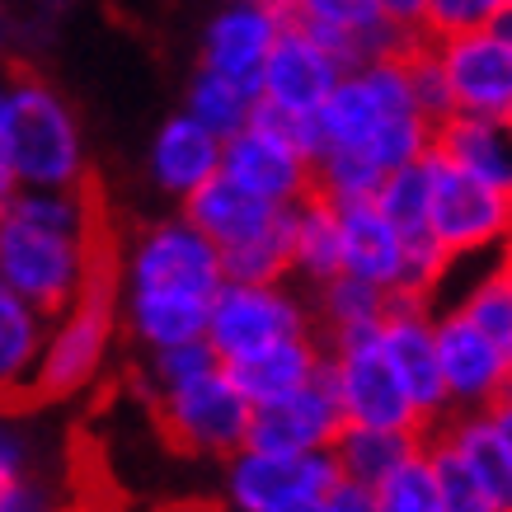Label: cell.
<instances>
[{
  "label": "cell",
  "instance_id": "6da1fadb",
  "mask_svg": "<svg viewBox=\"0 0 512 512\" xmlns=\"http://www.w3.org/2000/svg\"><path fill=\"white\" fill-rule=\"evenodd\" d=\"M221 282H226L221 249L188 217L141 231L123 264L127 325H132L137 343L156 353L170 343L202 339Z\"/></svg>",
  "mask_w": 512,
  "mask_h": 512
},
{
  "label": "cell",
  "instance_id": "7a4b0ae2",
  "mask_svg": "<svg viewBox=\"0 0 512 512\" xmlns=\"http://www.w3.org/2000/svg\"><path fill=\"white\" fill-rule=\"evenodd\" d=\"M99 212L94 184L19 188L0 207V282L15 287L33 311L62 315L85 278L90 226Z\"/></svg>",
  "mask_w": 512,
  "mask_h": 512
},
{
  "label": "cell",
  "instance_id": "3957f363",
  "mask_svg": "<svg viewBox=\"0 0 512 512\" xmlns=\"http://www.w3.org/2000/svg\"><path fill=\"white\" fill-rule=\"evenodd\" d=\"M315 132H320V151H357L376 170L419 160L433 146V118L414 99L404 52H386L343 71L315 113Z\"/></svg>",
  "mask_w": 512,
  "mask_h": 512
},
{
  "label": "cell",
  "instance_id": "277c9868",
  "mask_svg": "<svg viewBox=\"0 0 512 512\" xmlns=\"http://www.w3.org/2000/svg\"><path fill=\"white\" fill-rule=\"evenodd\" d=\"M118 301H123V254H118L113 221L99 207L90 226L85 278H80L76 296L66 301L57 334L43 339L38 367L19 386L10 409H33V404H47V400H66V395L90 386L94 376H99V367H104V357H109L113 325H118Z\"/></svg>",
  "mask_w": 512,
  "mask_h": 512
},
{
  "label": "cell",
  "instance_id": "5b68a950",
  "mask_svg": "<svg viewBox=\"0 0 512 512\" xmlns=\"http://www.w3.org/2000/svg\"><path fill=\"white\" fill-rule=\"evenodd\" d=\"M0 141L15 160L19 188H76L85 179V146H80L76 113L43 80H5Z\"/></svg>",
  "mask_w": 512,
  "mask_h": 512
},
{
  "label": "cell",
  "instance_id": "8992f818",
  "mask_svg": "<svg viewBox=\"0 0 512 512\" xmlns=\"http://www.w3.org/2000/svg\"><path fill=\"white\" fill-rule=\"evenodd\" d=\"M249 414L254 404L245 400V390L235 386V376L221 362L179 386L156 390L160 433L184 456H221V461L235 456L249 437Z\"/></svg>",
  "mask_w": 512,
  "mask_h": 512
},
{
  "label": "cell",
  "instance_id": "52a82bcc",
  "mask_svg": "<svg viewBox=\"0 0 512 512\" xmlns=\"http://www.w3.org/2000/svg\"><path fill=\"white\" fill-rule=\"evenodd\" d=\"M329 376L339 390L343 419L353 428H395V433H428L423 414L414 409L404 381L390 367L386 348H381V325L348 329L329 339Z\"/></svg>",
  "mask_w": 512,
  "mask_h": 512
},
{
  "label": "cell",
  "instance_id": "ba28073f",
  "mask_svg": "<svg viewBox=\"0 0 512 512\" xmlns=\"http://www.w3.org/2000/svg\"><path fill=\"white\" fill-rule=\"evenodd\" d=\"M428 235H433L451 264L498 254L508 245V198L503 188L480 184L475 174L456 170L428 151Z\"/></svg>",
  "mask_w": 512,
  "mask_h": 512
},
{
  "label": "cell",
  "instance_id": "9c48e42d",
  "mask_svg": "<svg viewBox=\"0 0 512 512\" xmlns=\"http://www.w3.org/2000/svg\"><path fill=\"white\" fill-rule=\"evenodd\" d=\"M339 480L334 451L240 447L226 456V503L235 512H306Z\"/></svg>",
  "mask_w": 512,
  "mask_h": 512
},
{
  "label": "cell",
  "instance_id": "30bf717a",
  "mask_svg": "<svg viewBox=\"0 0 512 512\" xmlns=\"http://www.w3.org/2000/svg\"><path fill=\"white\" fill-rule=\"evenodd\" d=\"M287 334H311V315L282 282H235L226 278L212 296L202 339L217 362H240Z\"/></svg>",
  "mask_w": 512,
  "mask_h": 512
},
{
  "label": "cell",
  "instance_id": "8fae6325",
  "mask_svg": "<svg viewBox=\"0 0 512 512\" xmlns=\"http://www.w3.org/2000/svg\"><path fill=\"white\" fill-rule=\"evenodd\" d=\"M221 174L278 207H292L315 193V160L264 113H249V123L221 141Z\"/></svg>",
  "mask_w": 512,
  "mask_h": 512
},
{
  "label": "cell",
  "instance_id": "7c38bea8",
  "mask_svg": "<svg viewBox=\"0 0 512 512\" xmlns=\"http://www.w3.org/2000/svg\"><path fill=\"white\" fill-rule=\"evenodd\" d=\"M451 94V113H489L503 118L512 109V38L494 24L447 38H428Z\"/></svg>",
  "mask_w": 512,
  "mask_h": 512
},
{
  "label": "cell",
  "instance_id": "4fadbf2b",
  "mask_svg": "<svg viewBox=\"0 0 512 512\" xmlns=\"http://www.w3.org/2000/svg\"><path fill=\"white\" fill-rule=\"evenodd\" d=\"M433 339H437V367H442L451 414L494 409L512 376V357L489 334H480L470 325L456 306L433 315Z\"/></svg>",
  "mask_w": 512,
  "mask_h": 512
},
{
  "label": "cell",
  "instance_id": "5bb4252c",
  "mask_svg": "<svg viewBox=\"0 0 512 512\" xmlns=\"http://www.w3.org/2000/svg\"><path fill=\"white\" fill-rule=\"evenodd\" d=\"M348 428L343 419L339 390L329 376V362L306 381V386L287 390L278 400L254 404L249 414V437L245 447H268V451H329Z\"/></svg>",
  "mask_w": 512,
  "mask_h": 512
},
{
  "label": "cell",
  "instance_id": "9a60e30c",
  "mask_svg": "<svg viewBox=\"0 0 512 512\" xmlns=\"http://www.w3.org/2000/svg\"><path fill=\"white\" fill-rule=\"evenodd\" d=\"M343 66L311 29H301L296 19H287L278 33V43L268 52L264 71H259V99L268 109L292 113V118H315L329 90L339 85Z\"/></svg>",
  "mask_w": 512,
  "mask_h": 512
},
{
  "label": "cell",
  "instance_id": "2e32d148",
  "mask_svg": "<svg viewBox=\"0 0 512 512\" xmlns=\"http://www.w3.org/2000/svg\"><path fill=\"white\" fill-rule=\"evenodd\" d=\"M381 348H386L390 367L404 381L414 409L423 414L428 428L451 414L447 386H442V367H437V339H433V311L428 301H409V296H390L386 315H381Z\"/></svg>",
  "mask_w": 512,
  "mask_h": 512
},
{
  "label": "cell",
  "instance_id": "e0dca14e",
  "mask_svg": "<svg viewBox=\"0 0 512 512\" xmlns=\"http://www.w3.org/2000/svg\"><path fill=\"white\" fill-rule=\"evenodd\" d=\"M184 217L193 221L221 254H235V249L259 245V240H273V235L287 231L292 207L254 198V193H245V188L231 184V179L217 170L207 184L193 188L184 198Z\"/></svg>",
  "mask_w": 512,
  "mask_h": 512
},
{
  "label": "cell",
  "instance_id": "ac0fdd59",
  "mask_svg": "<svg viewBox=\"0 0 512 512\" xmlns=\"http://www.w3.org/2000/svg\"><path fill=\"white\" fill-rule=\"evenodd\" d=\"M287 15L282 10H268V5H231L221 10L212 24H207V38H202V66L207 71H221L231 80H245L259 90V71H264L268 52L278 43Z\"/></svg>",
  "mask_w": 512,
  "mask_h": 512
},
{
  "label": "cell",
  "instance_id": "d6986e66",
  "mask_svg": "<svg viewBox=\"0 0 512 512\" xmlns=\"http://www.w3.org/2000/svg\"><path fill=\"white\" fill-rule=\"evenodd\" d=\"M339 212V240H343V273L372 282L386 296H400L404 264H409V245L404 235L390 226V217L372 198L343 202Z\"/></svg>",
  "mask_w": 512,
  "mask_h": 512
},
{
  "label": "cell",
  "instance_id": "ffe728a7",
  "mask_svg": "<svg viewBox=\"0 0 512 512\" xmlns=\"http://www.w3.org/2000/svg\"><path fill=\"white\" fill-rule=\"evenodd\" d=\"M437 156L456 165V170L475 174L480 184L508 188L512 184V127L508 118H489V113H447L433 123Z\"/></svg>",
  "mask_w": 512,
  "mask_h": 512
},
{
  "label": "cell",
  "instance_id": "44dd1931",
  "mask_svg": "<svg viewBox=\"0 0 512 512\" xmlns=\"http://www.w3.org/2000/svg\"><path fill=\"white\" fill-rule=\"evenodd\" d=\"M447 442L461 466L475 475V484L484 489V498L494 503L498 512H512V447L498 437L489 409H470V414H447V419L428 428Z\"/></svg>",
  "mask_w": 512,
  "mask_h": 512
},
{
  "label": "cell",
  "instance_id": "7402d4cb",
  "mask_svg": "<svg viewBox=\"0 0 512 512\" xmlns=\"http://www.w3.org/2000/svg\"><path fill=\"white\" fill-rule=\"evenodd\" d=\"M217 170H221V137L207 132L188 113H174L170 123L156 132V141H151V179L179 202L193 188L207 184Z\"/></svg>",
  "mask_w": 512,
  "mask_h": 512
},
{
  "label": "cell",
  "instance_id": "603a6c76",
  "mask_svg": "<svg viewBox=\"0 0 512 512\" xmlns=\"http://www.w3.org/2000/svg\"><path fill=\"white\" fill-rule=\"evenodd\" d=\"M221 367L235 376V386L245 390L249 404H264L296 386H306L325 367V348L315 343V334H287V339L268 343L259 353L240 357V362H221Z\"/></svg>",
  "mask_w": 512,
  "mask_h": 512
},
{
  "label": "cell",
  "instance_id": "cb8c5ba5",
  "mask_svg": "<svg viewBox=\"0 0 512 512\" xmlns=\"http://www.w3.org/2000/svg\"><path fill=\"white\" fill-rule=\"evenodd\" d=\"M287 259L292 273L320 287V282L343 273V240H339V212L329 207L320 193L292 202V221H287Z\"/></svg>",
  "mask_w": 512,
  "mask_h": 512
},
{
  "label": "cell",
  "instance_id": "d4e9b609",
  "mask_svg": "<svg viewBox=\"0 0 512 512\" xmlns=\"http://www.w3.org/2000/svg\"><path fill=\"white\" fill-rule=\"evenodd\" d=\"M43 320H47L43 311H33L15 287L0 282V409L15 404L19 386L38 367V353H43L47 339Z\"/></svg>",
  "mask_w": 512,
  "mask_h": 512
},
{
  "label": "cell",
  "instance_id": "484cf974",
  "mask_svg": "<svg viewBox=\"0 0 512 512\" xmlns=\"http://www.w3.org/2000/svg\"><path fill=\"white\" fill-rule=\"evenodd\" d=\"M423 447V433H395V428H343L339 442H334V466H339L343 480L362 484V489H376L395 466H404L414 451Z\"/></svg>",
  "mask_w": 512,
  "mask_h": 512
},
{
  "label": "cell",
  "instance_id": "4316f807",
  "mask_svg": "<svg viewBox=\"0 0 512 512\" xmlns=\"http://www.w3.org/2000/svg\"><path fill=\"white\" fill-rule=\"evenodd\" d=\"M254 99H259L254 85L231 80V76H221V71H207V66H202L198 76H193V85H188V109L184 113L188 118H198L207 132H217V137L226 141L231 132H240V127L249 123Z\"/></svg>",
  "mask_w": 512,
  "mask_h": 512
},
{
  "label": "cell",
  "instance_id": "83f0119b",
  "mask_svg": "<svg viewBox=\"0 0 512 512\" xmlns=\"http://www.w3.org/2000/svg\"><path fill=\"white\" fill-rule=\"evenodd\" d=\"M320 292V320H325L329 339L334 334H348V329H367V325H381V315H386L390 296L372 282L353 278V273H339V278H329L315 287Z\"/></svg>",
  "mask_w": 512,
  "mask_h": 512
},
{
  "label": "cell",
  "instance_id": "f1b7e54d",
  "mask_svg": "<svg viewBox=\"0 0 512 512\" xmlns=\"http://www.w3.org/2000/svg\"><path fill=\"white\" fill-rule=\"evenodd\" d=\"M456 311L512 357V273L503 259H494V268L480 282H470L456 301Z\"/></svg>",
  "mask_w": 512,
  "mask_h": 512
},
{
  "label": "cell",
  "instance_id": "f546056e",
  "mask_svg": "<svg viewBox=\"0 0 512 512\" xmlns=\"http://www.w3.org/2000/svg\"><path fill=\"white\" fill-rule=\"evenodd\" d=\"M372 494H376V512H447L442 508V489H437L433 461H428L423 447L414 451L404 466L390 470Z\"/></svg>",
  "mask_w": 512,
  "mask_h": 512
},
{
  "label": "cell",
  "instance_id": "4dcf8cb0",
  "mask_svg": "<svg viewBox=\"0 0 512 512\" xmlns=\"http://www.w3.org/2000/svg\"><path fill=\"white\" fill-rule=\"evenodd\" d=\"M423 451H428V461H433V475H437V489H442V508L447 512H498L484 489L475 484L466 466H461V456L442 442L437 433H423Z\"/></svg>",
  "mask_w": 512,
  "mask_h": 512
},
{
  "label": "cell",
  "instance_id": "1f68e13d",
  "mask_svg": "<svg viewBox=\"0 0 512 512\" xmlns=\"http://www.w3.org/2000/svg\"><path fill=\"white\" fill-rule=\"evenodd\" d=\"M508 0H428L423 5V38H447V33L484 29L503 15Z\"/></svg>",
  "mask_w": 512,
  "mask_h": 512
},
{
  "label": "cell",
  "instance_id": "d6a6232c",
  "mask_svg": "<svg viewBox=\"0 0 512 512\" xmlns=\"http://www.w3.org/2000/svg\"><path fill=\"white\" fill-rule=\"evenodd\" d=\"M207 367H217V353L207 348V339L170 343V348H156V353H151V381H156V390L179 386V381L207 372Z\"/></svg>",
  "mask_w": 512,
  "mask_h": 512
},
{
  "label": "cell",
  "instance_id": "836d02e7",
  "mask_svg": "<svg viewBox=\"0 0 512 512\" xmlns=\"http://www.w3.org/2000/svg\"><path fill=\"white\" fill-rule=\"evenodd\" d=\"M306 512H376V494L362 489V484H353V480H339L315 508H306Z\"/></svg>",
  "mask_w": 512,
  "mask_h": 512
},
{
  "label": "cell",
  "instance_id": "e575fe53",
  "mask_svg": "<svg viewBox=\"0 0 512 512\" xmlns=\"http://www.w3.org/2000/svg\"><path fill=\"white\" fill-rule=\"evenodd\" d=\"M376 5H381L386 24H395L404 33H423V5L428 0H376Z\"/></svg>",
  "mask_w": 512,
  "mask_h": 512
},
{
  "label": "cell",
  "instance_id": "d590c367",
  "mask_svg": "<svg viewBox=\"0 0 512 512\" xmlns=\"http://www.w3.org/2000/svg\"><path fill=\"white\" fill-rule=\"evenodd\" d=\"M0 512H43V494L24 480L0 484Z\"/></svg>",
  "mask_w": 512,
  "mask_h": 512
},
{
  "label": "cell",
  "instance_id": "8d00e7d4",
  "mask_svg": "<svg viewBox=\"0 0 512 512\" xmlns=\"http://www.w3.org/2000/svg\"><path fill=\"white\" fill-rule=\"evenodd\" d=\"M19 193V174H15V160H10V151H5V141H0V207Z\"/></svg>",
  "mask_w": 512,
  "mask_h": 512
},
{
  "label": "cell",
  "instance_id": "74e56055",
  "mask_svg": "<svg viewBox=\"0 0 512 512\" xmlns=\"http://www.w3.org/2000/svg\"><path fill=\"white\" fill-rule=\"evenodd\" d=\"M489 419H494V428H498V437L512 447V404L508 400H498L494 409H489Z\"/></svg>",
  "mask_w": 512,
  "mask_h": 512
},
{
  "label": "cell",
  "instance_id": "f35d334b",
  "mask_svg": "<svg viewBox=\"0 0 512 512\" xmlns=\"http://www.w3.org/2000/svg\"><path fill=\"white\" fill-rule=\"evenodd\" d=\"M494 29H503V33H508V38H512V0H508V5H503V15L494 19Z\"/></svg>",
  "mask_w": 512,
  "mask_h": 512
},
{
  "label": "cell",
  "instance_id": "ab89813d",
  "mask_svg": "<svg viewBox=\"0 0 512 512\" xmlns=\"http://www.w3.org/2000/svg\"><path fill=\"white\" fill-rule=\"evenodd\" d=\"M249 5H268V10H282V15H287V0H249Z\"/></svg>",
  "mask_w": 512,
  "mask_h": 512
},
{
  "label": "cell",
  "instance_id": "60d3db41",
  "mask_svg": "<svg viewBox=\"0 0 512 512\" xmlns=\"http://www.w3.org/2000/svg\"><path fill=\"white\" fill-rule=\"evenodd\" d=\"M498 259H503V264H508V273H512V240L503 249H498Z\"/></svg>",
  "mask_w": 512,
  "mask_h": 512
},
{
  "label": "cell",
  "instance_id": "b9f144b4",
  "mask_svg": "<svg viewBox=\"0 0 512 512\" xmlns=\"http://www.w3.org/2000/svg\"><path fill=\"white\" fill-rule=\"evenodd\" d=\"M503 198H508V240H512V184L503 188Z\"/></svg>",
  "mask_w": 512,
  "mask_h": 512
},
{
  "label": "cell",
  "instance_id": "7bdbcfd3",
  "mask_svg": "<svg viewBox=\"0 0 512 512\" xmlns=\"http://www.w3.org/2000/svg\"><path fill=\"white\" fill-rule=\"evenodd\" d=\"M503 400H508V404H512V376H508V386H503Z\"/></svg>",
  "mask_w": 512,
  "mask_h": 512
},
{
  "label": "cell",
  "instance_id": "ee69618b",
  "mask_svg": "<svg viewBox=\"0 0 512 512\" xmlns=\"http://www.w3.org/2000/svg\"><path fill=\"white\" fill-rule=\"evenodd\" d=\"M0 38H5V10H0Z\"/></svg>",
  "mask_w": 512,
  "mask_h": 512
},
{
  "label": "cell",
  "instance_id": "f6af8a7d",
  "mask_svg": "<svg viewBox=\"0 0 512 512\" xmlns=\"http://www.w3.org/2000/svg\"><path fill=\"white\" fill-rule=\"evenodd\" d=\"M503 118H508V127H512V109H508V113H503Z\"/></svg>",
  "mask_w": 512,
  "mask_h": 512
}]
</instances>
